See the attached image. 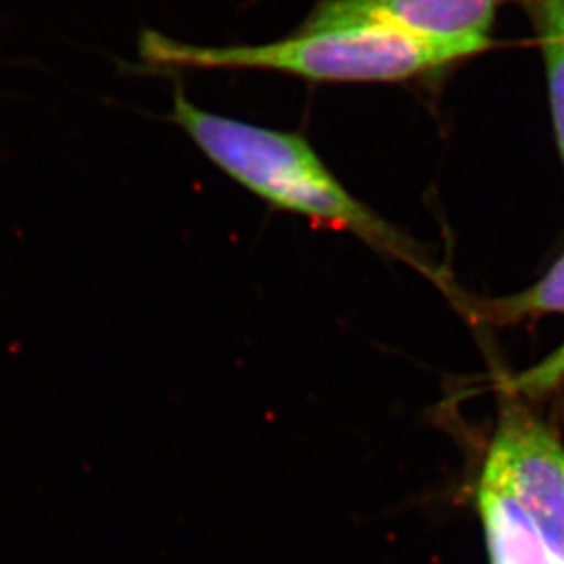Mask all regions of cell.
<instances>
[{
  "instance_id": "6da1fadb",
  "label": "cell",
  "mask_w": 564,
  "mask_h": 564,
  "mask_svg": "<svg viewBox=\"0 0 564 564\" xmlns=\"http://www.w3.org/2000/svg\"><path fill=\"white\" fill-rule=\"evenodd\" d=\"M169 120L223 173L268 206L354 235L375 250L419 264L411 242L354 196L301 134L213 115L196 107L182 88L174 93Z\"/></svg>"
},
{
  "instance_id": "7a4b0ae2",
  "label": "cell",
  "mask_w": 564,
  "mask_h": 564,
  "mask_svg": "<svg viewBox=\"0 0 564 564\" xmlns=\"http://www.w3.org/2000/svg\"><path fill=\"white\" fill-rule=\"evenodd\" d=\"M140 55L163 70L282 72L315 83H402L456 63L442 50L378 24L297 30L273 43L237 46H198L145 30Z\"/></svg>"
},
{
  "instance_id": "3957f363",
  "label": "cell",
  "mask_w": 564,
  "mask_h": 564,
  "mask_svg": "<svg viewBox=\"0 0 564 564\" xmlns=\"http://www.w3.org/2000/svg\"><path fill=\"white\" fill-rule=\"evenodd\" d=\"M510 495L564 564V445L521 403L502 409L480 478Z\"/></svg>"
},
{
  "instance_id": "277c9868",
  "label": "cell",
  "mask_w": 564,
  "mask_h": 564,
  "mask_svg": "<svg viewBox=\"0 0 564 564\" xmlns=\"http://www.w3.org/2000/svg\"><path fill=\"white\" fill-rule=\"evenodd\" d=\"M500 2L505 0H321L299 30L378 24L462 61L491 48L489 32Z\"/></svg>"
},
{
  "instance_id": "5b68a950",
  "label": "cell",
  "mask_w": 564,
  "mask_h": 564,
  "mask_svg": "<svg viewBox=\"0 0 564 564\" xmlns=\"http://www.w3.org/2000/svg\"><path fill=\"white\" fill-rule=\"evenodd\" d=\"M477 506L491 564H561L521 506L502 489L478 480Z\"/></svg>"
},
{
  "instance_id": "8992f818",
  "label": "cell",
  "mask_w": 564,
  "mask_h": 564,
  "mask_svg": "<svg viewBox=\"0 0 564 564\" xmlns=\"http://www.w3.org/2000/svg\"><path fill=\"white\" fill-rule=\"evenodd\" d=\"M532 11L543 48L555 140L564 167V0H544Z\"/></svg>"
},
{
  "instance_id": "52a82bcc",
  "label": "cell",
  "mask_w": 564,
  "mask_h": 564,
  "mask_svg": "<svg viewBox=\"0 0 564 564\" xmlns=\"http://www.w3.org/2000/svg\"><path fill=\"white\" fill-rule=\"evenodd\" d=\"M484 319L494 325H513L541 315H564V253L541 281L513 297L486 304Z\"/></svg>"
},
{
  "instance_id": "ba28073f",
  "label": "cell",
  "mask_w": 564,
  "mask_h": 564,
  "mask_svg": "<svg viewBox=\"0 0 564 564\" xmlns=\"http://www.w3.org/2000/svg\"><path fill=\"white\" fill-rule=\"evenodd\" d=\"M564 381V341L563 345L555 348L549 358L533 365L532 369L517 376L511 381V391L517 394H528V397H539L546 392L554 391Z\"/></svg>"
},
{
  "instance_id": "9c48e42d",
  "label": "cell",
  "mask_w": 564,
  "mask_h": 564,
  "mask_svg": "<svg viewBox=\"0 0 564 564\" xmlns=\"http://www.w3.org/2000/svg\"><path fill=\"white\" fill-rule=\"evenodd\" d=\"M517 2H521V4L528 6V8H535V6L541 4L544 0H517Z\"/></svg>"
}]
</instances>
